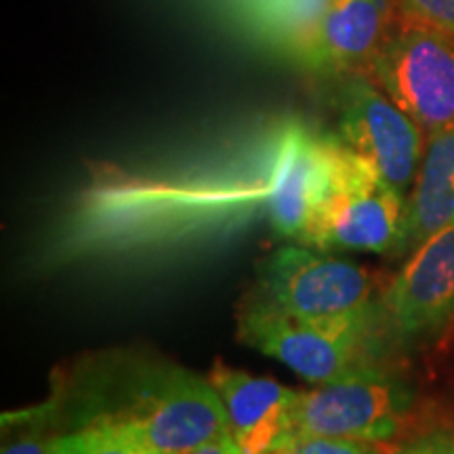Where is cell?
<instances>
[{
	"label": "cell",
	"instance_id": "obj_12",
	"mask_svg": "<svg viewBox=\"0 0 454 454\" xmlns=\"http://www.w3.org/2000/svg\"><path fill=\"white\" fill-rule=\"evenodd\" d=\"M47 454H164L152 448L124 419H95L84 427L59 434L49 442Z\"/></svg>",
	"mask_w": 454,
	"mask_h": 454
},
{
	"label": "cell",
	"instance_id": "obj_9",
	"mask_svg": "<svg viewBox=\"0 0 454 454\" xmlns=\"http://www.w3.org/2000/svg\"><path fill=\"white\" fill-rule=\"evenodd\" d=\"M208 381L227 411L230 434L247 454H271L291 442V414L297 391L274 379L215 362Z\"/></svg>",
	"mask_w": 454,
	"mask_h": 454
},
{
	"label": "cell",
	"instance_id": "obj_19",
	"mask_svg": "<svg viewBox=\"0 0 454 454\" xmlns=\"http://www.w3.org/2000/svg\"><path fill=\"white\" fill-rule=\"evenodd\" d=\"M271 454H276V452H271Z\"/></svg>",
	"mask_w": 454,
	"mask_h": 454
},
{
	"label": "cell",
	"instance_id": "obj_2",
	"mask_svg": "<svg viewBox=\"0 0 454 454\" xmlns=\"http://www.w3.org/2000/svg\"><path fill=\"white\" fill-rule=\"evenodd\" d=\"M425 135L454 127V36L395 15L364 70Z\"/></svg>",
	"mask_w": 454,
	"mask_h": 454
},
{
	"label": "cell",
	"instance_id": "obj_1",
	"mask_svg": "<svg viewBox=\"0 0 454 454\" xmlns=\"http://www.w3.org/2000/svg\"><path fill=\"white\" fill-rule=\"evenodd\" d=\"M254 297L333 333L383 331L372 278L309 247H282L261 265Z\"/></svg>",
	"mask_w": 454,
	"mask_h": 454
},
{
	"label": "cell",
	"instance_id": "obj_17",
	"mask_svg": "<svg viewBox=\"0 0 454 454\" xmlns=\"http://www.w3.org/2000/svg\"><path fill=\"white\" fill-rule=\"evenodd\" d=\"M395 454H446V434L427 435L411 446L397 448Z\"/></svg>",
	"mask_w": 454,
	"mask_h": 454
},
{
	"label": "cell",
	"instance_id": "obj_15",
	"mask_svg": "<svg viewBox=\"0 0 454 454\" xmlns=\"http://www.w3.org/2000/svg\"><path fill=\"white\" fill-rule=\"evenodd\" d=\"M397 15L454 36V0H394Z\"/></svg>",
	"mask_w": 454,
	"mask_h": 454
},
{
	"label": "cell",
	"instance_id": "obj_7",
	"mask_svg": "<svg viewBox=\"0 0 454 454\" xmlns=\"http://www.w3.org/2000/svg\"><path fill=\"white\" fill-rule=\"evenodd\" d=\"M112 417L124 419L147 444L164 454H190L230 431L227 411L211 381L181 368L152 374L127 411Z\"/></svg>",
	"mask_w": 454,
	"mask_h": 454
},
{
	"label": "cell",
	"instance_id": "obj_10",
	"mask_svg": "<svg viewBox=\"0 0 454 454\" xmlns=\"http://www.w3.org/2000/svg\"><path fill=\"white\" fill-rule=\"evenodd\" d=\"M394 0H328L308 57L311 66L364 72L395 24Z\"/></svg>",
	"mask_w": 454,
	"mask_h": 454
},
{
	"label": "cell",
	"instance_id": "obj_3",
	"mask_svg": "<svg viewBox=\"0 0 454 454\" xmlns=\"http://www.w3.org/2000/svg\"><path fill=\"white\" fill-rule=\"evenodd\" d=\"M406 198L340 144L337 175L299 242L320 251H397Z\"/></svg>",
	"mask_w": 454,
	"mask_h": 454
},
{
	"label": "cell",
	"instance_id": "obj_13",
	"mask_svg": "<svg viewBox=\"0 0 454 454\" xmlns=\"http://www.w3.org/2000/svg\"><path fill=\"white\" fill-rule=\"evenodd\" d=\"M59 406L53 400L47 404L3 414V452L0 454H47L49 442L55 438L51 427Z\"/></svg>",
	"mask_w": 454,
	"mask_h": 454
},
{
	"label": "cell",
	"instance_id": "obj_18",
	"mask_svg": "<svg viewBox=\"0 0 454 454\" xmlns=\"http://www.w3.org/2000/svg\"><path fill=\"white\" fill-rule=\"evenodd\" d=\"M446 454H454V435L446 434Z\"/></svg>",
	"mask_w": 454,
	"mask_h": 454
},
{
	"label": "cell",
	"instance_id": "obj_4",
	"mask_svg": "<svg viewBox=\"0 0 454 454\" xmlns=\"http://www.w3.org/2000/svg\"><path fill=\"white\" fill-rule=\"evenodd\" d=\"M414 394L385 368L366 371L297 391L291 414V442L308 435L391 442L412 412Z\"/></svg>",
	"mask_w": 454,
	"mask_h": 454
},
{
	"label": "cell",
	"instance_id": "obj_14",
	"mask_svg": "<svg viewBox=\"0 0 454 454\" xmlns=\"http://www.w3.org/2000/svg\"><path fill=\"white\" fill-rule=\"evenodd\" d=\"M389 442L374 440H351V438H322V435H308L294 438L286 446L276 450V454H395Z\"/></svg>",
	"mask_w": 454,
	"mask_h": 454
},
{
	"label": "cell",
	"instance_id": "obj_16",
	"mask_svg": "<svg viewBox=\"0 0 454 454\" xmlns=\"http://www.w3.org/2000/svg\"><path fill=\"white\" fill-rule=\"evenodd\" d=\"M190 454H247L238 446V442L234 440V435L230 431H223L219 434L217 438L204 442L202 446H198L196 450H192Z\"/></svg>",
	"mask_w": 454,
	"mask_h": 454
},
{
	"label": "cell",
	"instance_id": "obj_8",
	"mask_svg": "<svg viewBox=\"0 0 454 454\" xmlns=\"http://www.w3.org/2000/svg\"><path fill=\"white\" fill-rule=\"evenodd\" d=\"M383 333L414 340L454 317V219L411 254L377 303Z\"/></svg>",
	"mask_w": 454,
	"mask_h": 454
},
{
	"label": "cell",
	"instance_id": "obj_11",
	"mask_svg": "<svg viewBox=\"0 0 454 454\" xmlns=\"http://www.w3.org/2000/svg\"><path fill=\"white\" fill-rule=\"evenodd\" d=\"M454 219V127L431 135L421 168L406 200L397 254H412Z\"/></svg>",
	"mask_w": 454,
	"mask_h": 454
},
{
	"label": "cell",
	"instance_id": "obj_6",
	"mask_svg": "<svg viewBox=\"0 0 454 454\" xmlns=\"http://www.w3.org/2000/svg\"><path fill=\"white\" fill-rule=\"evenodd\" d=\"M337 110L340 144L408 200L425 156L423 129L366 72L345 74Z\"/></svg>",
	"mask_w": 454,
	"mask_h": 454
},
{
	"label": "cell",
	"instance_id": "obj_5",
	"mask_svg": "<svg viewBox=\"0 0 454 454\" xmlns=\"http://www.w3.org/2000/svg\"><path fill=\"white\" fill-rule=\"evenodd\" d=\"M379 333H333L253 297L238 317V334L299 377L320 385L379 366Z\"/></svg>",
	"mask_w": 454,
	"mask_h": 454
}]
</instances>
